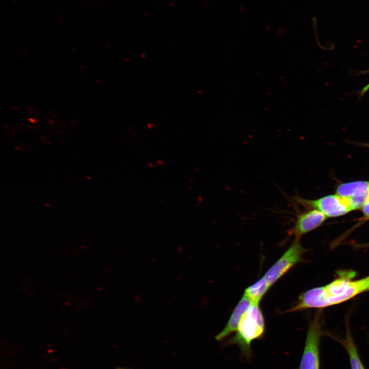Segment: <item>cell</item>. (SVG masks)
<instances>
[{
	"instance_id": "6da1fadb",
	"label": "cell",
	"mask_w": 369,
	"mask_h": 369,
	"mask_svg": "<svg viewBox=\"0 0 369 369\" xmlns=\"http://www.w3.org/2000/svg\"><path fill=\"white\" fill-rule=\"evenodd\" d=\"M344 275L329 284L302 293L295 304L285 312L309 309H323L345 302L366 291H369V275L357 280Z\"/></svg>"
},
{
	"instance_id": "7a4b0ae2",
	"label": "cell",
	"mask_w": 369,
	"mask_h": 369,
	"mask_svg": "<svg viewBox=\"0 0 369 369\" xmlns=\"http://www.w3.org/2000/svg\"><path fill=\"white\" fill-rule=\"evenodd\" d=\"M265 329L264 319L259 303H252L242 316L235 335L226 344H236L241 356L249 361L252 357L251 343L262 338Z\"/></svg>"
},
{
	"instance_id": "3957f363",
	"label": "cell",
	"mask_w": 369,
	"mask_h": 369,
	"mask_svg": "<svg viewBox=\"0 0 369 369\" xmlns=\"http://www.w3.org/2000/svg\"><path fill=\"white\" fill-rule=\"evenodd\" d=\"M323 332L320 310L309 323L299 369H320V342Z\"/></svg>"
},
{
	"instance_id": "277c9868",
	"label": "cell",
	"mask_w": 369,
	"mask_h": 369,
	"mask_svg": "<svg viewBox=\"0 0 369 369\" xmlns=\"http://www.w3.org/2000/svg\"><path fill=\"white\" fill-rule=\"evenodd\" d=\"M306 251L300 239L294 238L283 255L266 272L263 277L270 287L296 264L302 261Z\"/></svg>"
},
{
	"instance_id": "5b68a950",
	"label": "cell",
	"mask_w": 369,
	"mask_h": 369,
	"mask_svg": "<svg viewBox=\"0 0 369 369\" xmlns=\"http://www.w3.org/2000/svg\"><path fill=\"white\" fill-rule=\"evenodd\" d=\"M295 200L304 207L320 211L327 217L342 216L352 211L347 197L337 194L315 200L305 199L299 197H295Z\"/></svg>"
},
{
	"instance_id": "8992f818",
	"label": "cell",
	"mask_w": 369,
	"mask_h": 369,
	"mask_svg": "<svg viewBox=\"0 0 369 369\" xmlns=\"http://www.w3.org/2000/svg\"><path fill=\"white\" fill-rule=\"evenodd\" d=\"M327 218L323 213L316 209L299 213L294 224L289 230L288 234L294 236L295 238L300 239L303 235L319 227Z\"/></svg>"
},
{
	"instance_id": "52a82bcc",
	"label": "cell",
	"mask_w": 369,
	"mask_h": 369,
	"mask_svg": "<svg viewBox=\"0 0 369 369\" xmlns=\"http://www.w3.org/2000/svg\"><path fill=\"white\" fill-rule=\"evenodd\" d=\"M252 303V301L246 295H243L233 310L225 326L215 336L216 340L222 341L233 332L237 331L242 316Z\"/></svg>"
},
{
	"instance_id": "ba28073f",
	"label": "cell",
	"mask_w": 369,
	"mask_h": 369,
	"mask_svg": "<svg viewBox=\"0 0 369 369\" xmlns=\"http://www.w3.org/2000/svg\"><path fill=\"white\" fill-rule=\"evenodd\" d=\"M330 336L339 342L346 351L348 355L351 369H365L359 355L347 323H346L345 335L343 339H338L331 335Z\"/></svg>"
},
{
	"instance_id": "9c48e42d",
	"label": "cell",
	"mask_w": 369,
	"mask_h": 369,
	"mask_svg": "<svg viewBox=\"0 0 369 369\" xmlns=\"http://www.w3.org/2000/svg\"><path fill=\"white\" fill-rule=\"evenodd\" d=\"M337 194L343 197L358 196L369 199V181H357L340 184Z\"/></svg>"
},
{
	"instance_id": "30bf717a",
	"label": "cell",
	"mask_w": 369,
	"mask_h": 369,
	"mask_svg": "<svg viewBox=\"0 0 369 369\" xmlns=\"http://www.w3.org/2000/svg\"><path fill=\"white\" fill-rule=\"evenodd\" d=\"M270 288V286L263 277L247 288L243 294L246 295L253 303H259Z\"/></svg>"
},
{
	"instance_id": "8fae6325",
	"label": "cell",
	"mask_w": 369,
	"mask_h": 369,
	"mask_svg": "<svg viewBox=\"0 0 369 369\" xmlns=\"http://www.w3.org/2000/svg\"><path fill=\"white\" fill-rule=\"evenodd\" d=\"M361 211L364 217L369 219V200L362 207Z\"/></svg>"
},
{
	"instance_id": "7c38bea8",
	"label": "cell",
	"mask_w": 369,
	"mask_h": 369,
	"mask_svg": "<svg viewBox=\"0 0 369 369\" xmlns=\"http://www.w3.org/2000/svg\"><path fill=\"white\" fill-rule=\"evenodd\" d=\"M355 247L356 248H359V249L368 248H369V242L356 244Z\"/></svg>"
},
{
	"instance_id": "4fadbf2b",
	"label": "cell",
	"mask_w": 369,
	"mask_h": 369,
	"mask_svg": "<svg viewBox=\"0 0 369 369\" xmlns=\"http://www.w3.org/2000/svg\"><path fill=\"white\" fill-rule=\"evenodd\" d=\"M369 89V83L363 87V88L362 89L361 91V94L363 95L364 93H365L366 91H368Z\"/></svg>"
},
{
	"instance_id": "5bb4252c",
	"label": "cell",
	"mask_w": 369,
	"mask_h": 369,
	"mask_svg": "<svg viewBox=\"0 0 369 369\" xmlns=\"http://www.w3.org/2000/svg\"><path fill=\"white\" fill-rule=\"evenodd\" d=\"M48 352H49L50 353H53V351L52 350H49L47 351Z\"/></svg>"
},
{
	"instance_id": "9a60e30c",
	"label": "cell",
	"mask_w": 369,
	"mask_h": 369,
	"mask_svg": "<svg viewBox=\"0 0 369 369\" xmlns=\"http://www.w3.org/2000/svg\"><path fill=\"white\" fill-rule=\"evenodd\" d=\"M369 146V145H368Z\"/></svg>"
}]
</instances>
